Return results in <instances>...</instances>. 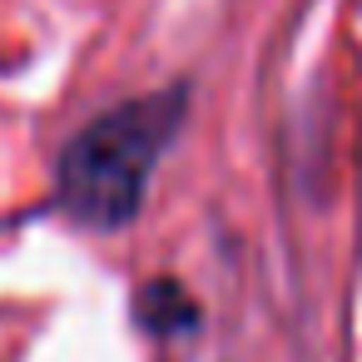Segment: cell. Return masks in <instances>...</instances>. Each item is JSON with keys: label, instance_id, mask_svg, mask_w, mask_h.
<instances>
[{"label": "cell", "instance_id": "1", "mask_svg": "<svg viewBox=\"0 0 362 362\" xmlns=\"http://www.w3.org/2000/svg\"><path fill=\"white\" fill-rule=\"evenodd\" d=\"M184 110L189 95L174 85L85 124V134L70 139V149L60 154V209L85 228L129 223L144 204L159 154L184 124Z\"/></svg>", "mask_w": 362, "mask_h": 362}, {"label": "cell", "instance_id": "2", "mask_svg": "<svg viewBox=\"0 0 362 362\" xmlns=\"http://www.w3.org/2000/svg\"><path fill=\"white\" fill-rule=\"evenodd\" d=\"M139 317L149 332H189L199 322V308L184 298L179 283H149L139 298Z\"/></svg>", "mask_w": 362, "mask_h": 362}]
</instances>
